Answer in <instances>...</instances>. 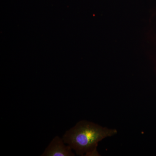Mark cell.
Listing matches in <instances>:
<instances>
[{"label": "cell", "instance_id": "obj_2", "mask_svg": "<svg viewBox=\"0 0 156 156\" xmlns=\"http://www.w3.org/2000/svg\"><path fill=\"white\" fill-rule=\"evenodd\" d=\"M69 145H66L62 138L54 137L46 148L42 156H74L75 154Z\"/></svg>", "mask_w": 156, "mask_h": 156}, {"label": "cell", "instance_id": "obj_1", "mask_svg": "<svg viewBox=\"0 0 156 156\" xmlns=\"http://www.w3.org/2000/svg\"><path fill=\"white\" fill-rule=\"evenodd\" d=\"M117 134V130L86 120H82L63 135L65 143L79 156H100L97 151L98 143Z\"/></svg>", "mask_w": 156, "mask_h": 156}]
</instances>
